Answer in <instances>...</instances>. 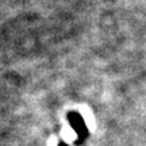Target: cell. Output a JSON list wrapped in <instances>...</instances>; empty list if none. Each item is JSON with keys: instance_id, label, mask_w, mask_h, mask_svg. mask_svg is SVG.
Instances as JSON below:
<instances>
[{"instance_id": "obj_1", "label": "cell", "mask_w": 146, "mask_h": 146, "mask_svg": "<svg viewBox=\"0 0 146 146\" xmlns=\"http://www.w3.org/2000/svg\"><path fill=\"white\" fill-rule=\"evenodd\" d=\"M62 138L65 141H73L76 138V133L73 129H64L62 131Z\"/></svg>"}]
</instances>
